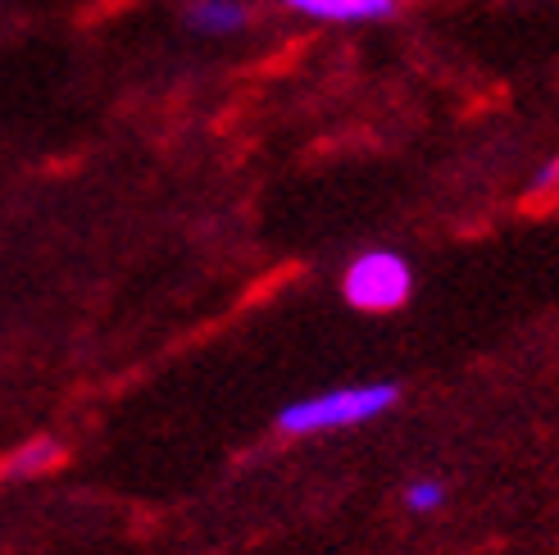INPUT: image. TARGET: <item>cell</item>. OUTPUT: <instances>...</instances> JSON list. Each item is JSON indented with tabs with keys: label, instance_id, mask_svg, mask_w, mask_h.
<instances>
[{
	"label": "cell",
	"instance_id": "2",
	"mask_svg": "<svg viewBox=\"0 0 559 555\" xmlns=\"http://www.w3.org/2000/svg\"><path fill=\"white\" fill-rule=\"evenodd\" d=\"M409 287H414V269L396 251H365L342 278L346 300L355 305V310H369V315H382V310L405 305Z\"/></svg>",
	"mask_w": 559,
	"mask_h": 555
},
{
	"label": "cell",
	"instance_id": "3",
	"mask_svg": "<svg viewBox=\"0 0 559 555\" xmlns=\"http://www.w3.org/2000/svg\"><path fill=\"white\" fill-rule=\"evenodd\" d=\"M283 5L323 23H369V19H386L396 10V0H283Z\"/></svg>",
	"mask_w": 559,
	"mask_h": 555
},
{
	"label": "cell",
	"instance_id": "7",
	"mask_svg": "<svg viewBox=\"0 0 559 555\" xmlns=\"http://www.w3.org/2000/svg\"><path fill=\"white\" fill-rule=\"evenodd\" d=\"M550 187H559V160H555V164H546V169L533 178V191H550Z\"/></svg>",
	"mask_w": 559,
	"mask_h": 555
},
{
	"label": "cell",
	"instance_id": "6",
	"mask_svg": "<svg viewBox=\"0 0 559 555\" xmlns=\"http://www.w3.org/2000/svg\"><path fill=\"white\" fill-rule=\"evenodd\" d=\"M441 501H445V487H441L437 479H418V483H409V492H405V506L418 510V515L437 510Z\"/></svg>",
	"mask_w": 559,
	"mask_h": 555
},
{
	"label": "cell",
	"instance_id": "5",
	"mask_svg": "<svg viewBox=\"0 0 559 555\" xmlns=\"http://www.w3.org/2000/svg\"><path fill=\"white\" fill-rule=\"evenodd\" d=\"M187 23L205 37H223V33H237V27L246 23V5L241 0H191Z\"/></svg>",
	"mask_w": 559,
	"mask_h": 555
},
{
	"label": "cell",
	"instance_id": "1",
	"mask_svg": "<svg viewBox=\"0 0 559 555\" xmlns=\"http://www.w3.org/2000/svg\"><path fill=\"white\" fill-rule=\"evenodd\" d=\"M396 382H359V387H332V392L319 397H305L292 401L283 414H277V428L283 433H328V428H350V424H365L378 420L396 405Z\"/></svg>",
	"mask_w": 559,
	"mask_h": 555
},
{
	"label": "cell",
	"instance_id": "4",
	"mask_svg": "<svg viewBox=\"0 0 559 555\" xmlns=\"http://www.w3.org/2000/svg\"><path fill=\"white\" fill-rule=\"evenodd\" d=\"M60 460H64L60 441H50V437H33V441H23V447H19L10 460H0V479H5V483H19V479H41L46 469H55Z\"/></svg>",
	"mask_w": 559,
	"mask_h": 555
}]
</instances>
